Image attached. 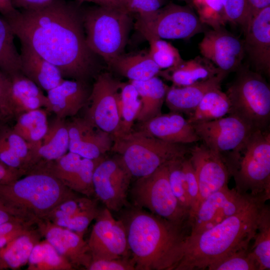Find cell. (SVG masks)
<instances>
[{
  "label": "cell",
  "instance_id": "obj_1",
  "mask_svg": "<svg viewBox=\"0 0 270 270\" xmlns=\"http://www.w3.org/2000/svg\"><path fill=\"white\" fill-rule=\"evenodd\" d=\"M82 10L78 4L53 0L42 8L3 18L20 42L56 66L64 78L86 82L96 63L86 42Z\"/></svg>",
  "mask_w": 270,
  "mask_h": 270
},
{
  "label": "cell",
  "instance_id": "obj_2",
  "mask_svg": "<svg viewBox=\"0 0 270 270\" xmlns=\"http://www.w3.org/2000/svg\"><path fill=\"white\" fill-rule=\"evenodd\" d=\"M267 200L258 197L242 210L200 233L186 237L174 270H206L238 250L250 246Z\"/></svg>",
  "mask_w": 270,
  "mask_h": 270
},
{
  "label": "cell",
  "instance_id": "obj_3",
  "mask_svg": "<svg viewBox=\"0 0 270 270\" xmlns=\"http://www.w3.org/2000/svg\"><path fill=\"white\" fill-rule=\"evenodd\" d=\"M124 224L136 270H174L186 236L184 226L142 211L133 213Z\"/></svg>",
  "mask_w": 270,
  "mask_h": 270
},
{
  "label": "cell",
  "instance_id": "obj_4",
  "mask_svg": "<svg viewBox=\"0 0 270 270\" xmlns=\"http://www.w3.org/2000/svg\"><path fill=\"white\" fill-rule=\"evenodd\" d=\"M76 194L50 172L34 168L0 184V200L18 216L35 224L46 220L60 202Z\"/></svg>",
  "mask_w": 270,
  "mask_h": 270
},
{
  "label": "cell",
  "instance_id": "obj_5",
  "mask_svg": "<svg viewBox=\"0 0 270 270\" xmlns=\"http://www.w3.org/2000/svg\"><path fill=\"white\" fill-rule=\"evenodd\" d=\"M82 10L88 46L110 64L126 45L131 14L124 8L98 4Z\"/></svg>",
  "mask_w": 270,
  "mask_h": 270
},
{
  "label": "cell",
  "instance_id": "obj_6",
  "mask_svg": "<svg viewBox=\"0 0 270 270\" xmlns=\"http://www.w3.org/2000/svg\"><path fill=\"white\" fill-rule=\"evenodd\" d=\"M111 150L121 157L132 176L138 178L152 174L172 160L186 156L190 148L138 130L114 137Z\"/></svg>",
  "mask_w": 270,
  "mask_h": 270
},
{
  "label": "cell",
  "instance_id": "obj_7",
  "mask_svg": "<svg viewBox=\"0 0 270 270\" xmlns=\"http://www.w3.org/2000/svg\"><path fill=\"white\" fill-rule=\"evenodd\" d=\"M226 92L229 114L239 116L255 130H268L270 119V88L262 74L241 66Z\"/></svg>",
  "mask_w": 270,
  "mask_h": 270
},
{
  "label": "cell",
  "instance_id": "obj_8",
  "mask_svg": "<svg viewBox=\"0 0 270 270\" xmlns=\"http://www.w3.org/2000/svg\"><path fill=\"white\" fill-rule=\"evenodd\" d=\"M192 125L202 143L224 162L230 176L237 168L242 150L256 130L232 114Z\"/></svg>",
  "mask_w": 270,
  "mask_h": 270
},
{
  "label": "cell",
  "instance_id": "obj_9",
  "mask_svg": "<svg viewBox=\"0 0 270 270\" xmlns=\"http://www.w3.org/2000/svg\"><path fill=\"white\" fill-rule=\"evenodd\" d=\"M236 189L252 196H270V132L256 130L242 150L232 175Z\"/></svg>",
  "mask_w": 270,
  "mask_h": 270
},
{
  "label": "cell",
  "instance_id": "obj_10",
  "mask_svg": "<svg viewBox=\"0 0 270 270\" xmlns=\"http://www.w3.org/2000/svg\"><path fill=\"white\" fill-rule=\"evenodd\" d=\"M134 202L152 214L175 224L188 222L189 212L174 196L168 180V162L152 174L138 178L132 190Z\"/></svg>",
  "mask_w": 270,
  "mask_h": 270
},
{
  "label": "cell",
  "instance_id": "obj_11",
  "mask_svg": "<svg viewBox=\"0 0 270 270\" xmlns=\"http://www.w3.org/2000/svg\"><path fill=\"white\" fill-rule=\"evenodd\" d=\"M206 26L191 6L170 2L144 21L136 20V27L146 39H182L188 40L204 32Z\"/></svg>",
  "mask_w": 270,
  "mask_h": 270
},
{
  "label": "cell",
  "instance_id": "obj_12",
  "mask_svg": "<svg viewBox=\"0 0 270 270\" xmlns=\"http://www.w3.org/2000/svg\"><path fill=\"white\" fill-rule=\"evenodd\" d=\"M258 196L242 194L236 188L226 186L202 201L196 212L188 222V235L192 236L208 230L226 218L242 210Z\"/></svg>",
  "mask_w": 270,
  "mask_h": 270
},
{
  "label": "cell",
  "instance_id": "obj_13",
  "mask_svg": "<svg viewBox=\"0 0 270 270\" xmlns=\"http://www.w3.org/2000/svg\"><path fill=\"white\" fill-rule=\"evenodd\" d=\"M120 84L108 73L98 76L90 90L84 116L112 136L120 124L118 100Z\"/></svg>",
  "mask_w": 270,
  "mask_h": 270
},
{
  "label": "cell",
  "instance_id": "obj_14",
  "mask_svg": "<svg viewBox=\"0 0 270 270\" xmlns=\"http://www.w3.org/2000/svg\"><path fill=\"white\" fill-rule=\"evenodd\" d=\"M132 174L121 157L102 158L94 172V194L110 211L118 212L126 204Z\"/></svg>",
  "mask_w": 270,
  "mask_h": 270
},
{
  "label": "cell",
  "instance_id": "obj_15",
  "mask_svg": "<svg viewBox=\"0 0 270 270\" xmlns=\"http://www.w3.org/2000/svg\"><path fill=\"white\" fill-rule=\"evenodd\" d=\"M96 220L87 242L92 260L126 256L129 248L124 222L116 220L107 208L100 210Z\"/></svg>",
  "mask_w": 270,
  "mask_h": 270
},
{
  "label": "cell",
  "instance_id": "obj_16",
  "mask_svg": "<svg viewBox=\"0 0 270 270\" xmlns=\"http://www.w3.org/2000/svg\"><path fill=\"white\" fill-rule=\"evenodd\" d=\"M198 47L202 56L226 76L240 68L245 56L243 40L224 26L206 30Z\"/></svg>",
  "mask_w": 270,
  "mask_h": 270
},
{
  "label": "cell",
  "instance_id": "obj_17",
  "mask_svg": "<svg viewBox=\"0 0 270 270\" xmlns=\"http://www.w3.org/2000/svg\"><path fill=\"white\" fill-rule=\"evenodd\" d=\"M189 154L199 190L196 213L202 201L228 186L230 174L222 160L203 143L190 148Z\"/></svg>",
  "mask_w": 270,
  "mask_h": 270
},
{
  "label": "cell",
  "instance_id": "obj_18",
  "mask_svg": "<svg viewBox=\"0 0 270 270\" xmlns=\"http://www.w3.org/2000/svg\"><path fill=\"white\" fill-rule=\"evenodd\" d=\"M36 226L42 236L74 268L87 270L92 258L84 236L59 226L48 220H38Z\"/></svg>",
  "mask_w": 270,
  "mask_h": 270
},
{
  "label": "cell",
  "instance_id": "obj_19",
  "mask_svg": "<svg viewBox=\"0 0 270 270\" xmlns=\"http://www.w3.org/2000/svg\"><path fill=\"white\" fill-rule=\"evenodd\" d=\"M69 136L68 152L82 158L98 160L110 150L112 136L103 131L86 118L66 120Z\"/></svg>",
  "mask_w": 270,
  "mask_h": 270
},
{
  "label": "cell",
  "instance_id": "obj_20",
  "mask_svg": "<svg viewBox=\"0 0 270 270\" xmlns=\"http://www.w3.org/2000/svg\"><path fill=\"white\" fill-rule=\"evenodd\" d=\"M245 55L255 71L270 74V6L258 12L244 32Z\"/></svg>",
  "mask_w": 270,
  "mask_h": 270
},
{
  "label": "cell",
  "instance_id": "obj_21",
  "mask_svg": "<svg viewBox=\"0 0 270 270\" xmlns=\"http://www.w3.org/2000/svg\"><path fill=\"white\" fill-rule=\"evenodd\" d=\"M100 210L90 197L74 196L58 204L46 220L84 236Z\"/></svg>",
  "mask_w": 270,
  "mask_h": 270
},
{
  "label": "cell",
  "instance_id": "obj_22",
  "mask_svg": "<svg viewBox=\"0 0 270 270\" xmlns=\"http://www.w3.org/2000/svg\"><path fill=\"white\" fill-rule=\"evenodd\" d=\"M139 130L174 144H184L200 140L192 124L182 114L174 112L141 122Z\"/></svg>",
  "mask_w": 270,
  "mask_h": 270
},
{
  "label": "cell",
  "instance_id": "obj_23",
  "mask_svg": "<svg viewBox=\"0 0 270 270\" xmlns=\"http://www.w3.org/2000/svg\"><path fill=\"white\" fill-rule=\"evenodd\" d=\"M90 93L86 82L64 79L47 92L50 112L60 118L73 117L86 105Z\"/></svg>",
  "mask_w": 270,
  "mask_h": 270
},
{
  "label": "cell",
  "instance_id": "obj_24",
  "mask_svg": "<svg viewBox=\"0 0 270 270\" xmlns=\"http://www.w3.org/2000/svg\"><path fill=\"white\" fill-rule=\"evenodd\" d=\"M32 158L30 170L56 160L68 152L69 136L66 119L56 116L48 123V130L38 143L30 145Z\"/></svg>",
  "mask_w": 270,
  "mask_h": 270
},
{
  "label": "cell",
  "instance_id": "obj_25",
  "mask_svg": "<svg viewBox=\"0 0 270 270\" xmlns=\"http://www.w3.org/2000/svg\"><path fill=\"white\" fill-rule=\"evenodd\" d=\"M226 75L220 73L207 80L190 86L169 88L165 102L168 108L174 112L190 114L204 96L210 90L220 88Z\"/></svg>",
  "mask_w": 270,
  "mask_h": 270
},
{
  "label": "cell",
  "instance_id": "obj_26",
  "mask_svg": "<svg viewBox=\"0 0 270 270\" xmlns=\"http://www.w3.org/2000/svg\"><path fill=\"white\" fill-rule=\"evenodd\" d=\"M20 72L40 88L46 92L64 78L60 70L27 44L20 42Z\"/></svg>",
  "mask_w": 270,
  "mask_h": 270
},
{
  "label": "cell",
  "instance_id": "obj_27",
  "mask_svg": "<svg viewBox=\"0 0 270 270\" xmlns=\"http://www.w3.org/2000/svg\"><path fill=\"white\" fill-rule=\"evenodd\" d=\"M8 78L10 82V102L14 119L22 113L42 107L50 112L47 96L35 83L21 72Z\"/></svg>",
  "mask_w": 270,
  "mask_h": 270
},
{
  "label": "cell",
  "instance_id": "obj_28",
  "mask_svg": "<svg viewBox=\"0 0 270 270\" xmlns=\"http://www.w3.org/2000/svg\"><path fill=\"white\" fill-rule=\"evenodd\" d=\"M220 73L222 72L209 60L198 56L182 60L174 67L160 70L158 74L171 81L174 86H184L207 80Z\"/></svg>",
  "mask_w": 270,
  "mask_h": 270
},
{
  "label": "cell",
  "instance_id": "obj_29",
  "mask_svg": "<svg viewBox=\"0 0 270 270\" xmlns=\"http://www.w3.org/2000/svg\"><path fill=\"white\" fill-rule=\"evenodd\" d=\"M32 158L30 144L6 124L0 128V162L10 168L28 171Z\"/></svg>",
  "mask_w": 270,
  "mask_h": 270
},
{
  "label": "cell",
  "instance_id": "obj_30",
  "mask_svg": "<svg viewBox=\"0 0 270 270\" xmlns=\"http://www.w3.org/2000/svg\"><path fill=\"white\" fill-rule=\"evenodd\" d=\"M136 90L141 107L136 120L143 122L162 114L169 87L157 76L142 81L130 80Z\"/></svg>",
  "mask_w": 270,
  "mask_h": 270
},
{
  "label": "cell",
  "instance_id": "obj_31",
  "mask_svg": "<svg viewBox=\"0 0 270 270\" xmlns=\"http://www.w3.org/2000/svg\"><path fill=\"white\" fill-rule=\"evenodd\" d=\"M42 237L36 226L16 237L0 254V270H18L27 264Z\"/></svg>",
  "mask_w": 270,
  "mask_h": 270
},
{
  "label": "cell",
  "instance_id": "obj_32",
  "mask_svg": "<svg viewBox=\"0 0 270 270\" xmlns=\"http://www.w3.org/2000/svg\"><path fill=\"white\" fill-rule=\"evenodd\" d=\"M110 65L130 80L142 81L157 76L160 69L148 53L123 56L116 58Z\"/></svg>",
  "mask_w": 270,
  "mask_h": 270
},
{
  "label": "cell",
  "instance_id": "obj_33",
  "mask_svg": "<svg viewBox=\"0 0 270 270\" xmlns=\"http://www.w3.org/2000/svg\"><path fill=\"white\" fill-rule=\"evenodd\" d=\"M230 104L221 88H215L206 94L188 120L191 124L213 120L230 114Z\"/></svg>",
  "mask_w": 270,
  "mask_h": 270
},
{
  "label": "cell",
  "instance_id": "obj_34",
  "mask_svg": "<svg viewBox=\"0 0 270 270\" xmlns=\"http://www.w3.org/2000/svg\"><path fill=\"white\" fill-rule=\"evenodd\" d=\"M15 120L13 130L30 145L38 142L48 129L47 110L42 108L22 113Z\"/></svg>",
  "mask_w": 270,
  "mask_h": 270
},
{
  "label": "cell",
  "instance_id": "obj_35",
  "mask_svg": "<svg viewBox=\"0 0 270 270\" xmlns=\"http://www.w3.org/2000/svg\"><path fill=\"white\" fill-rule=\"evenodd\" d=\"M28 270H72L74 268L46 240L34 247L28 262Z\"/></svg>",
  "mask_w": 270,
  "mask_h": 270
},
{
  "label": "cell",
  "instance_id": "obj_36",
  "mask_svg": "<svg viewBox=\"0 0 270 270\" xmlns=\"http://www.w3.org/2000/svg\"><path fill=\"white\" fill-rule=\"evenodd\" d=\"M118 106L120 124L113 138L124 135L132 130L134 121L141 107V100L138 92L130 82L120 84Z\"/></svg>",
  "mask_w": 270,
  "mask_h": 270
},
{
  "label": "cell",
  "instance_id": "obj_37",
  "mask_svg": "<svg viewBox=\"0 0 270 270\" xmlns=\"http://www.w3.org/2000/svg\"><path fill=\"white\" fill-rule=\"evenodd\" d=\"M250 250L259 265V270H270V210L264 204L258 218L257 230Z\"/></svg>",
  "mask_w": 270,
  "mask_h": 270
},
{
  "label": "cell",
  "instance_id": "obj_38",
  "mask_svg": "<svg viewBox=\"0 0 270 270\" xmlns=\"http://www.w3.org/2000/svg\"><path fill=\"white\" fill-rule=\"evenodd\" d=\"M14 36L8 22L0 17V70L8 76L20 72V56Z\"/></svg>",
  "mask_w": 270,
  "mask_h": 270
},
{
  "label": "cell",
  "instance_id": "obj_39",
  "mask_svg": "<svg viewBox=\"0 0 270 270\" xmlns=\"http://www.w3.org/2000/svg\"><path fill=\"white\" fill-rule=\"evenodd\" d=\"M146 40L150 44L148 53L160 70L174 67L182 61L178 50L171 44L160 38Z\"/></svg>",
  "mask_w": 270,
  "mask_h": 270
},
{
  "label": "cell",
  "instance_id": "obj_40",
  "mask_svg": "<svg viewBox=\"0 0 270 270\" xmlns=\"http://www.w3.org/2000/svg\"><path fill=\"white\" fill-rule=\"evenodd\" d=\"M191 5L200 21L215 29L224 26L225 18L222 0H190Z\"/></svg>",
  "mask_w": 270,
  "mask_h": 270
},
{
  "label": "cell",
  "instance_id": "obj_41",
  "mask_svg": "<svg viewBox=\"0 0 270 270\" xmlns=\"http://www.w3.org/2000/svg\"><path fill=\"white\" fill-rule=\"evenodd\" d=\"M208 270H259V265L250 250H238L210 266Z\"/></svg>",
  "mask_w": 270,
  "mask_h": 270
},
{
  "label": "cell",
  "instance_id": "obj_42",
  "mask_svg": "<svg viewBox=\"0 0 270 270\" xmlns=\"http://www.w3.org/2000/svg\"><path fill=\"white\" fill-rule=\"evenodd\" d=\"M184 156L168 162V180L174 196L180 204L189 212L190 215V204L186 194L184 174L182 166V158Z\"/></svg>",
  "mask_w": 270,
  "mask_h": 270
},
{
  "label": "cell",
  "instance_id": "obj_43",
  "mask_svg": "<svg viewBox=\"0 0 270 270\" xmlns=\"http://www.w3.org/2000/svg\"><path fill=\"white\" fill-rule=\"evenodd\" d=\"M101 158L90 160L83 158L80 170L68 187L75 192L88 197L94 194V172L97 164Z\"/></svg>",
  "mask_w": 270,
  "mask_h": 270
},
{
  "label": "cell",
  "instance_id": "obj_44",
  "mask_svg": "<svg viewBox=\"0 0 270 270\" xmlns=\"http://www.w3.org/2000/svg\"><path fill=\"white\" fill-rule=\"evenodd\" d=\"M226 22L240 26L244 32L250 20L248 0H222Z\"/></svg>",
  "mask_w": 270,
  "mask_h": 270
},
{
  "label": "cell",
  "instance_id": "obj_45",
  "mask_svg": "<svg viewBox=\"0 0 270 270\" xmlns=\"http://www.w3.org/2000/svg\"><path fill=\"white\" fill-rule=\"evenodd\" d=\"M182 166L184 174L186 192L190 204L188 220L195 214L198 198V185L194 166L190 157L182 158Z\"/></svg>",
  "mask_w": 270,
  "mask_h": 270
},
{
  "label": "cell",
  "instance_id": "obj_46",
  "mask_svg": "<svg viewBox=\"0 0 270 270\" xmlns=\"http://www.w3.org/2000/svg\"><path fill=\"white\" fill-rule=\"evenodd\" d=\"M36 226L32 222L18 219L0 224V254L16 237Z\"/></svg>",
  "mask_w": 270,
  "mask_h": 270
},
{
  "label": "cell",
  "instance_id": "obj_47",
  "mask_svg": "<svg viewBox=\"0 0 270 270\" xmlns=\"http://www.w3.org/2000/svg\"><path fill=\"white\" fill-rule=\"evenodd\" d=\"M168 0H128L126 10L130 14H137V20L144 21L153 16L166 5Z\"/></svg>",
  "mask_w": 270,
  "mask_h": 270
},
{
  "label": "cell",
  "instance_id": "obj_48",
  "mask_svg": "<svg viewBox=\"0 0 270 270\" xmlns=\"http://www.w3.org/2000/svg\"><path fill=\"white\" fill-rule=\"evenodd\" d=\"M88 270H134L135 266L132 260L124 258L116 259L92 260Z\"/></svg>",
  "mask_w": 270,
  "mask_h": 270
},
{
  "label": "cell",
  "instance_id": "obj_49",
  "mask_svg": "<svg viewBox=\"0 0 270 270\" xmlns=\"http://www.w3.org/2000/svg\"><path fill=\"white\" fill-rule=\"evenodd\" d=\"M0 112L7 121L14 119L10 102V82L0 70Z\"/></svg>",
  "mask_w": 270,
  "mask_h": 270
},
{
  "label": "cell",
  "instance_id": "obj_50",
  "mask_svg": "<svg viewBox=\"0 0 270 270\" xmlns=\"http://www.w3.org/2000/svg\"><path fill=\"white\" fill-rule=\"evenodd\" d=\"M24 174L22 171L10 168L0 162V184L10 182Z\"/></svg>",
  "mask_w": 270,
  "mask_h": 270
},
{
  "label": "cell",
  "instance_id": "obj_51",
  "mask_svg": "<svg viewBox=\"0 0 270 270\" xmlns=\"http://www.w3.org/2000/svg\"><path fill=\"white\" fill-rule=\"evenodd\" d=\"M53 0H12L13 6L22 10L38 9L50 4Z\"/></svg>",
  "mask_w": 270,
  "mask_h": 270
},
{
  "label": "cell",
  "instance_id": "obj_52",
  "mask_svg": "<svg viewBox=\"0 0 270 270\" xmlns=\"http://www.w3.org/2000/svg\"><path fill=\"white\" fill-rule=\"evenodd\" d=\"M18 219L26 220L18 216L14 210L0 200V224Z\"/></svg>",
  "mask_w": 270,
  "mask_h": 270
},
{
  "label": "cell",
  "instance_id": "obj_53",
  "mask_svg": "<svg viewBox=\"0 0 270 270\" xmlns=\"http://www.w3.org/2000/svg\"><path fill=\"white\" fill-rule=\"evenodd\" d=\"M18 11L13 6L12 0H0V13L2 18H6L13 16Z\"/></svg>",
  "mask_w": 270,
  "mask_h": 270
},
{
  "label": "cell",
  "instance_id": "obj_54",
  "mask_svg": "<svg viewBox=\"0 0 270 270\" xmlns=\"http://www.w3.org/2000/svg\"><path fill=\"white\" fill-rule=\"evenodd\" d=\"M251 20L262 9L270 6V0H248Z\"/></svg>",
  "mask_w": 270,
  "mask_h": 270
},
{
  "label": "cell",
  "instance_id": "obj_55",
  "mask_svg": "<svg viewBox=\"0 0 270 270\" xmlns=\"http://www.w3.org/2000/svg\"><path fill=\"white\" fill-rule=\"evenodd\" d=\"M108 6L120 8L126 10L128 0H104Z\"/></svg>",
  "mask_w": 270,
  "mask_h": 270
},
{
  "label": "cell",
  "instance_id": "obj_56",
  "mask_svg": "<svg viewBox=\"0 0 270 270\" xmlns=\"http://www.w3.org/2000/svg\"><path fill=\"white\" fill-rule=\"evenodd\" d=\"M78 2H94L98 5L108 6L104 0H77Z\"/></svg>",
  "mask_w": 270,
  "mask_h": 270
},
{
  "label": "cell",
  "instance_id": "obj_57",
  "mask_svg": "<svg viewBox=\"0 0 270 270\" xmlns=\"http://www.w3.org/2000/svg\"><path fill=\"white\" fill-rule=\"evenodd\" d=\"M7 122L8 121L6 120V118L0 112V128L4 124H6Z\"/></svg>",
  "mask_w": 270,
  "mask_h": 270
},
{
  "label": "cell",
  "instance_id": "obj_58",
  "mask_svg": "<svg viewBox=\"0 0 270 270\" xmlns=\"http://www.w3.org/2000/svg\"><path fill=\"white\" fill-rule=\"evenodd\" d=\"M182 0V1H184L185 2L188 4V6H191V1L190 0Z\"/></svg>",
  "mask_w": 270,
  "mask_h": 270
}]
</instances>
